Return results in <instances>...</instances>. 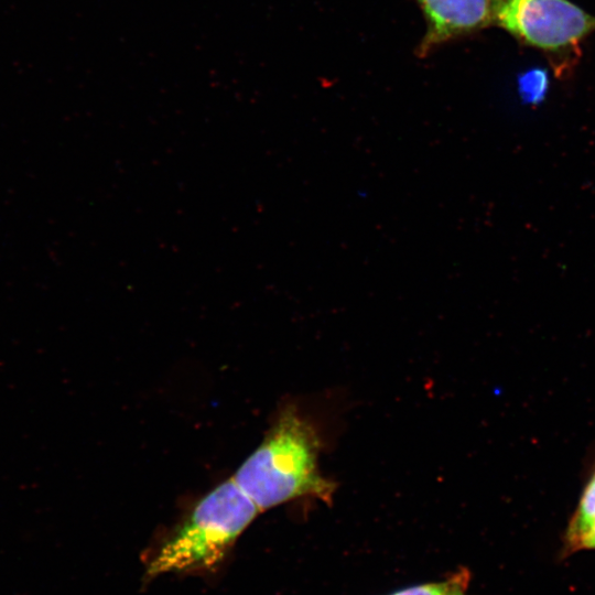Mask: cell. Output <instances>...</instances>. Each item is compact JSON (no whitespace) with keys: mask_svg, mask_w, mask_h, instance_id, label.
<instances>
[{"mask_svg":"<svg viewBox=\"0 0 595 595\" xmlns=\"http://www.w3.org/2000/svg\"><path fill=\"white\" fill-rule=\"evenodd\" d=\"M426 31L418 55L425 56L436 46L462 35L493 25L491 0H416Z\"/></svg>","mask_w":595,"mask_h":595,"instance_id":"obj_4","label":"cell"},{"mask_svg":"<svg viewBox=\"0 0 595 595\" xmlns=\"http://www.w3.org/2000/svg\"><path fill=\"white\" fill-rule=\"evenodd\" d=\"M320 451L315 426L288 405L232 479L260 512L301 497L331 502L336 484L322 475Z\"/></svg>","mask_w":595,"mask_h":595,"instance_id":"obj_1","label":"cell"},{"mask_svg":"<svg viewBox=\"0 0 595 595\" xmlns=\"http://www.w3.org/2000/svg\"><path fill=\"white\" fill-rule=\"evenodd\" d=\"M260 512L231 478L205 495L145 556L144 581L160 575L210 574Z\"/></svg>","mask_w":595,"mask_h":595,"instance_id":"obj_2","label":"cell"},{"mask_svg":"<svg viewBox=\"0 0 595 595\" xmlns=\"http://www.w3.org/2000/svg\"><path fill=\"white\" fill-rule=\"evenodd\" d=\"M548 75L539 68L530 69L519 78V94L524 102L538 104L548 89Z\"/></svg>","mask_w":595,"mask_h":595,"instance_id":"obj_7","label":"cell"},{"mask_svg":"<svg viewBox=\"0 0 595 595\" xmlns=\"http://www.w3.org/2000/svg\"><path fill=\"white\" fill-rule=\"evenodd\" d=\"M595 550V521L580 540L576 552Z\"/></svg>","mask_w":595,"mask_h":595,"instance_id":"obj_8","label":"cell"},{"mask_svg":"<svg viewBox=\"0 0 595 595\" xmlns=\"http://www.w3.org/2000/svg\"><path fill=\"white\" fill-rule=\"evenodd\" d=\"M493 24L558 61L563 69L595 31V17L570 0H491Z\"/></svg>","mask_w":595,"mask_h":595,"instance_id":"obj_3","label":"cell"},{"mask_svg":"<svg viewBox=\"0 0 595 595\" xmlns=\"http://www.w3.org/2000/svg\"><path fill=\"white\" fill-rule=\"evenodd\" d=\"M469 581L470 573L461 569L443 581L409 586L390 595H470Z\"/></svg>","mask_w":595,"mask_h":595,"instance_id":"obj_6","label":"cell"},{"mask_svg":"<svg viewBox=\"0 0 595 595\" xmlns=\"http://www.w3.org/2000/svg\"><path fill=\"white\" fill-rule=\"evenodd\" d=\"M595 521V468L589 474L562 539L561 556L576 553L582 537Z\"/></svg>","mask_w":595,"mask_h":595,"instance_id":"obj_5","label":"cell"}]
</instances>
